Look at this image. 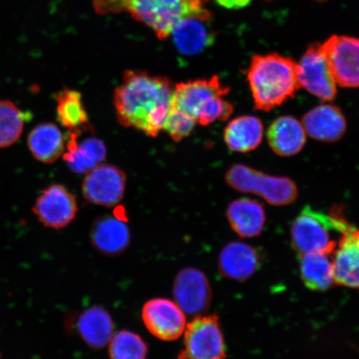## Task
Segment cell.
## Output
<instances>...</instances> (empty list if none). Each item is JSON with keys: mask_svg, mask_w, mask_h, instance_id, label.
<instances>
[{"mask_svg": "<svg viewBox=\"0 0 359 359\" xmlns=\"http://www.w3.org/2000/svg\"><path fill=\"white\" fill-rule=\"evenodd\" d=\"M206 2L208 0H93L97 13H129L149 27L160 39L169 38L174 27L184 18L210 17Z\"/></svg>", "mask_w": 359, "mask_h": 359, "instance_id": "obj_2", "label": "cell"}, {"mask_svg": "<svg viewBox=\"0 0 359 359\" xmlns=\"http://www.w3.org/2000/svg\"><path fill=\"white\" fill-rule=\"evenodd\" d=\"M76 327L80 338L93 349L106 347L114 334V323L110 313L102 306L85 309L80 314Z\"/></svg>", "mask_w": 359, "mask_h": 359, "instance_id": "obj_22", "label": "cell"}, {"mask_svg": "<svg viewBox=\"0 0 359 359\" xmlns=\"http://www.w3.org/2000/svg\"><path fill=\"white\" fill-rule=\"evenodd\" d=\"M255 109L269 111L294 97L300 88L297 64L290 57L271 53L255 55L247 74Z\"/></svg>", "mask_w": 359, "mask_h": 359, "instance_id": "obj_3", "label": "cell"}, {"mask_svg": "<svg viewBox=\"0 0 359 359\" xmlns=\"http://www.w3.org/2000/svg\"><path fill=\"white\" fill-rule=\"evenodd\" d=\"M299 87L324 102H332L337 96V83L332 75L322 44H313L297 64Z\"/></svg>", "mask_w": 359, "mask_h": 359, "instance_id": "obj_7", "label": "cell"}, {"mask_svg": "<svg viewBox=\"0 0 359 359\" xmlns=\"http://www.w3.org/2000/svg\"><path fill=\"white\" fill-rule=\"evenodd\" d=\"M350 228L351 224L339 209L327 215L311 206H305L292 226V245L299 255L318 252L332 255L338 245L336 235L342 236Z\"/></svg>", "mask_w": 359, "mask_h": 359, "instance_id": "obj_4", "label": "cell"}, {"mask_svg": "<svg viewBox=\"0 0 359 359\" xmlns=\"http://www.w3.org/2000/svg\"><path fill=\"white\" fill-rule=\"evenodd\" d=\"M210 20V17L191 16L177 22L170 36L180 52L185 55H196L212 46L214 34Z\"/></svg>", "mask_w": 359, "mask_h": 359, "instance_id": "obj_17", "label": "cell"}, {"mask_svg": "<svg viewBox=\"0 0 359 359\" xmlns=\"http://www.w3.org/2000/svg\"><path fill=\"white\" fill-rule=\"evenodd\" d=\"M29 149L36 160L44 164L56 163L65 152V137L57 126L40 123L30 132L27 141Z\"/></svg>", "mask_w": 359, "mask_h": 359, "instance_id": "obj_23", "label": "cell"}, {"mask_svg": "<svg viewBox=\"0 0 359 359\" xmlns=\"http://www.w3.org/2000/svg\"><path fill=\"white\" fill-rule=\"evenodd\" d=\"M111 359H147L148 346L140 335L129 330L114 334L109 344Z\"/></svg>", "mask_w": 359, "mask_h": 359, "instance_id": "obj_28", "label": "cell"}, {"mask_svg": "<svg viewBox=\"0 0 359 359\" xmlns=\"http://www.w3.org/2000/svg\"><path fill=\"white\" fill-rule=\"evenodd\" d=\"M264 126L254 116H241L228 123L224 131V140L229 149L247 154L259 146L263 140Z\"/></svg>", "mask_w": 359, "mask_h": 359, "instance_id": "obj_24", "label": "cell"}, {"mask_svg": "<svg viewBox=\"0 0 359 359\" xmlns=\"http://www.w3.org/2000/svg\"><path fill=\"white\" fill-rule=\"evenodd\" d=\"M305 132L318 141L334 142L342 138L347 123L339 107L325 103L308 111L303 118Z\"/></svg>", "mask_w": 359, "mask_h": 359, "instance_id": "obj_15", "label": "cell"}, {"mask_svg": "<svg viewBox=\"0 0 359 359\" xmlns=\"http://www.w3.org/2000/svg\"><path fill=\"white\" fill-rule=\"evenodd\" d=\"M57 118L69 133H83L90 128L82 94L77 90L65 88L55 95Z\"/></svg>", "mask_w": 359, "mask_h": 359, "instance_id": "obj_26", "label": "cell"}, {"mask_svg": "<svg viewBox=\"0 0 359 359\" xmlns=\"http://www.w3.org/2000/svg\"><path fill=\"white\" fill-rule=\"evenodd\" d=\"M299 257L300 277L308 289L323 292L335 284L331 254L307 253Z\"/></svg>", "mask_w": 359, "mask_h": 359, "instance_id": "obj_25", "label": "cell"}, {"mask_svg": "<svg viewBox=\"0 0 359 359\" xmlns=\"http://www.w3.org/2000/svg\"><path fill=\"white\" fill-rule=\"evenodd\" d=\"M177 359H226V348L217 314H201L187 324Z\"/></svg>", "mask_w": 359, "mask_h": 359, "instance_id": "obj_6", "label": "cell"}, {"mask_svg": "<svg viewBox=\"0 0 359 359\" xmlns=\"http://www.w3.org/2000/svg\"><path fill=\"white\" fill-rule=\"evenodd\" d=\"M226 217L232 230L242 238L259 236L266 222L262 204L248 198L232 201L228 206Z\"/></svg>", "mask_w": 359, "mask_h": 359, "instance_id": "obj_21", "label": "cell"}, {"mask_svg": "<svg viewBox=\"0 0 359 359\" xmlns=\"http://www.w3.org/2000/svg\"><path fill=\"white\" fill-rule=\"evenodd\" d=\"M127 177L114 165H100L90 170L83 182V195L90 203L111 208L123 200Z\"/></svg>", "mask_w": 359, "mask_h": 359, "instance_id": "obj_11", "label": "cell"}, {"mask_svg": "<svg viewBox=\"0 0 359 359\" xmlns=\"http://www.w3.org/2000/svg\"><path fill=\"white\" fill-rule=\"evenodd\" d=\"M322 46L336 83L359 88V39L334 35Z\"/></svg>", "mask_w": 359, "mask_h": 359, "instance_id": "obj_8", "label": "cell"}, {"mask_svg": "<svg viewBox=\"0 0 359 359\" xmlns=\"http://www.w3.org/2000/svg\"><path fill=\"white\" fill-rule=\"evenodd\" d=\"M214 1L227 10H240L248 6L252 0H214Z\"/></svg>", "mask_w": 359, "mask_h": 359, "instance_id": "obj_31", "label": "cell"}, {"mask_svg": "<svg viewBox=\"0 0 359 359\" xmlns=\"http://www.w3.org/2000/svg\"><path fill=\"white\" fill-rule=\"evenodd\" d=\"M64 160L74 172L87 174L105 160L107 149L100 139L89 137L79 143V133H69Z\"/></svg>", "mask_w": 359, "mask_h": 359, "instance_id": "obj_20", "label": "cell"}, {"mask_svg": "<svg viewBox=\"0 0 359 359\" xmlns=\"http://www.w3.org/2000/svg\"><path fill=\"white\" fill-rule=\"evenodd\" d=\"M229 93L230 88L224 85L218 76L188 81L175 85L170 104L196 121L210 102L217 97L226 96Z\"/></svg>", "mask_w": 359, "mask_h": 359, "instance_id": "obj_12", "label": "cell"}, {"mask_svg": "<svg viewBox=\"0 0 359 359\" xmlns=\"http://www.w3.org/2000/svg\"><path fill=\"white\" fill-rule=\"evenodd\" d=\"M332 263L335 284L359 290V231L352 227L341 236Z\"/></svg>", "mask_w": 359, "mask_h": 359, "instance_id": "obj_14", "label": "cell"}, {"mask_svg": "<svg viewBox=\"0 0 359 359\" xmlns=\"http://www.w3.org/2000/svg\"><path fill=\"white\" fill-rule=\"evenodd\" d=\"M90 239L98 252L107 257H116L128 248L131 234L123 219L107 215L94 222Z\"/></svg>", "mask_w": 359, "mask_h": 359, "instance_id": "obj_18", "label": "cell"}, {"mask_svg": "<svg viewBox=\"0 0 359 359\" xmlns=\"http://www.w3.org/2000/svg\"><path fill=\"white\" fill-rule=\"evenodd\" d=\"M259 266L258 251L242 242L229 243L219 254V272L227 279L237 281L248 280L258 271Z\"/></svg>", "mask_w": 359, "mask_h": 359, "instance_id": "obj_16", "label": "cell"}, {"mask_svg": "<svg viewBox=\"0 0 359 359\" xmlns=\"http://www.w3.org/2000/svg\"><path fill=\"white\" fill-rule=\"evenodd\" d=\"M78 210L75 196L60 184H53L38 196L33 212L45 227L61 230L74 221Z\"/></svg>", "mask_w": 359, "mask_h": 359, "instance_id": "obj_10", "label": "cell"}, {"mask_svg": "<svg viewBox=\"0 0 359 359\" xmlns=\"http://www.w3.org/2000/svg\"><path fill=\"white\" fill-rule=\"evenodd\" d=\"M174 88L168 78L128 70L114 94L119 123L156 137L163 130Z\"/></svg>", "mask_w": 359, "mask_h": 359, "instance_id": "obj_1", "label": "cell"}, {"mask_svg": "<svg viewBox=\"0 0 359 359\" xmlns=\"http://www.w3.org/2000/svg\"><path fill=\"white\" fill-rule=\"evenodd\" d=\"M267 138L271 149L280 156L299 154L306 143V132L302 123L291 116H282L269 126Z\"/></svg>", "mask_w": 359, "mask_h": 359, "instance_id": "obj_19", "label": "cell"}, {"mask_svg": "<svg viewBox=\"0 0 359 359\" xmlns=\"http://www.w3.org/2000/svg\"><path fill=\"white\" fill-rule=\"evenodd\" d=\"M196 123V119L191 116L170 104L163 130L174 142H178L190 136Z\"/></svg>", "mask_w": 359, "mask_h": 359, "instance_id": "obj_29", "label": "cell"}, {"mask_svg": "<svg viewBox=\"0 0 359 359\" xmlns=\"http://www.w3.org/2000/svg\"><path fill=\"white\" fill-rule=\"evenodd\" d=\"M142 318L149 333L165 342L177 340L187 325L182 309L176 302L165 298L148 300L142 309Z\"/></svg>", "mask_w": 359, "mask_h": 359, "instance_id": "obj_9", "label": "cell"}, {"mask_svg": "<svg viewBox=\"0 0 359 359\" xmlns=\"http://www.w3.org/2000/svg\"><path fill=\"white\" fill-rule=\"evenodd\" d=\"M29 115L15 103L0 100V149L10 147L19 140Z\"/></svg>", "mask_w": 359, "mask_h": 359, "instance_id": "obj_27", "label": "cell"}, {"mask_svg": "<svg viewBox=\"0 0 359 359\" xmlns=\"http://www.w3.org/2000/svg\"><path fill=\"white\" fill-rule=\"evenodd\" d=\"M226 181L233 189L252 193L276 206L293 203L298 196L297 185L290 178L269 176L241 164L228 170Z\"/></svg>", "mask_w": 359, "mask_h": 359, "instance_id": "obj_5", "label": "cell"}, {"mask_svg": "<svg viewBox=\"0 0 359 359\" xmlns=\"http://www.w3.org/2000/svg\"><path fill=\"white\" fill-rule=\"evenodd\" d=\"M173 296L175 302L184 313L196 317L209 308L212 291L203 272L198 269L187 267L175 278Z\"/></svg>", "mask_w": 359, "mask_h": 359, "instance_id": "obj_13", "label": "cell"}, {"mask_svg": "<svg viewBox=\"0 0 359 359\" xmlns=\"http://www.w3.org/2000/svg\"><path fill=\"white\" fill-rule=\"evenodd\" d=\"M234 111L232 103L224 100V97L215 98L196 119L197 123L208 126L217 122H224L231 118Z\"/></svg>", "mask_w": 359, "mask_h": 359, "instance_id": "obj_30", "label": "cell"}]
</instances>
